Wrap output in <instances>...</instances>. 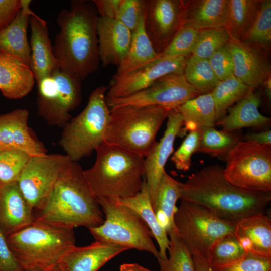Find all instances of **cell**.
<instances>
[{
    "mask_svg": "<svg viewBox=\"0 0 271 271\" xmlns=\"http://www.w3.org/2000/svg\"><path fill=\"white\" fill-rule=\"evenodd\" d=\"M224 167H204L180 183L179 199L207 209L224 220L237 222L264 214L271 201V192H254L240 189L225 177Z\"/></svg>",
    "mask_w": 271,
    "mask_h": 271,
    "instance_id": "obj_1",
    "label": "cell"
},
{
    "mask_svg": "<svg viewBox=\"0 0 271 271\" xmlns=\"http://www.w3.org/2000/svg\"><path fill=\"white\" fill-rule=\"evenodd\" d=\"M97 13L92 1H71L59 13L53 53L59 69L82 81L99 68Z\"/></svg>",
    "mask_w": 271,
    "mask_h": 271,
    "instance_id": "obj_2",
    "label": "cell"
},
{
    "mask_svg": "<svg viewBox=\"0 0 271 271\" xmlns=\"http://www.w3.org/2000/svg\"><path fill=\"white\" fill-rule=\"evenodd\" d=\"M103 214L85 177L84 170L71 161L57 179L45 208L35 221L74 229L101 225Z\"/></svg>",
    "mask_w": 271,
    "mask_h": 271,
    "instance_id": "obj_3",
    "label": "cell"
},
{
    "mask_svg": "<svg viewBox=\"0 0 271 271\" xmlns=\"http://www.w3.org/2000/svg\"><path fill=\"white\" fill-rule=\"evenodd\" d=\"M95 151L94 164L84 174L96 200L124 199L141 191L144 157L104 141Z\"/></svg>",
    "mask_w": 271,
    "mask_h": 271,
    "instance_id": "obj_4",
    "label": "cell"
},
{
    "mask_svg": "<svg viewBox=\"0 0 271 271\" xmlns=\"http://www.w3.org/2000/svg\"><path fill=\"white\" fill-rule=\"evenodd\" d=\"M7 241L24 269L43 271L57 264L64 254L75 245L74 229L36 221L7 236Z\"/></svg>",
    "mask_w": 271,
    "mask_h": 271,
    "instance_id": "obj_5",
    "label": "cell"
},
{
    "mask_svg": "<svg viewBox=\"0 0 271 271\" xmlns=\"http://www.w3.org/2000/svg\"><path fill=\"white\" fill-rule=\"evenodd\" d=\"M170 110L160 106L111 108L104 142L145 158Z\"/></svg>",
    "mask_w": 271,
    "mask_h": 271,
    "instance_id": "obj_6",
    "label": "cell"
},
{
    "mask_svg": "<svg viewBox=\"0 0 271 271\" xmlns=\"http://www.w3.org/2000/svg\"><path fill=\"white\" fill-rule=\"evenodd\" d=\"M108 88L102 85L94 89L84 109L63 127L58 144L72 161L90 155L104 141L110 115Z\"/></svg>",
    "mask_w": 271,
    "mask_h": 271,
    "instance_id": "obj_7",
    "label": "cell"
},
{
    "mask_svg": "<svg viewBox=\"0 0 271 271\" xmlns=\"http://www.w3.org/2000/svg\"><path fill=\"white\" fill-rule=\"evenodd\" d=\"M97 201L104 220L101 225L89 228L95 241L147 251L159 258L151 231L135 211L114 200Z\"/></svg>",
    "mask_w": 271,
    "mask_h": 271,
    "instance_id": "obj_8",
    "label": "cell"
},
{
    "mask_svg": "<svg viewBox=\"0 0 271 271\" xmlns=\"http://www.w3.org/2000/svg\"><path fill=\"white\" fill-rule=\"evenodd\" d=\"M225 159L224 175L232 184L251 192H271V145L241 141Z\"/></svg>",
    "mask_w": 271,
    "mask_h": 271,
    "instance_id": "obj_9",
    "label": "cell"
},
{
    "mask_svg": "<svg viewBox=\"0 0 271 271\" xmlns=\"http://www.w3.org/2000/svg\"><path fill=\"white\" fill-rule=\"evenodd\" d=\"M177 232L188 249L203 256L220 237L234 233L236 222L224 220L198 204L181 200L174 217Z\"/></svg>",
    "mask_w": 271,
    "mask_h": 271,
    "instance_id": "obj_10",
    "label": "cell"
},
{
    "mask_svg": "<svg viewBox=\"0 0 271 271\" xmlns=\"http://www.w3.org/2000/svg\"><path fill=\"white\" fill-rule=\"evenodd\" d=\"M82 81L60 69L37 84V112L46 123L63 127L71 119L70 112L82 99Z\"/></svg>",
    "mask_w": 271,
    "mask_h": 271,
    "instance_id": "obj_11",
    "label": "cell"
},
{
    "mask_svg": "<svg viewBox=\"0 0 271 271\" xmlns=\"http://www.w3.org/2000/svg\"><path fill=\"white\" fill-rule=\"evenodd\" d=\"M71 161L66 154L30 157L17 183L33 211L39 212L45 208L57 179Z\"/></svg>",
    "mask_w": 271,
    "mask_h": 271,
    "instance_id": "obj_12",
    "label": "cell"
},
{
    "mask_svg": "<svg viewBox=\"0 0 271 271\" xmlns=\"http://www.w3.org/2000/svg\"><path fill=\"white\" fill-rule=\"evenodd\" d=\"M199 95L187 81L183 74L164 76L146 88L129 96L106 99L109 107L122 106H160L175 109Z\"/></svg>",
    "mask_w": 271,
    "mask_h": 271,
    "instance_id": "obj_13",
    "label": "cell"
},
{
    "mask_svg": "<svg viewBox=\"0 0 271 271\" xmlns=\"http://www.w3.org/2000/svg\"><path fill=\"white\" fill-rule=\"evenodd\" d=\"M185 1L146 0L144 27L159 54L183 25Z\"/></svg>",
    "mask_w": 271,
    "mask_h": 271,
    "instance_id": "obj_14",
    "label": "cell"
},
{
    "mask_svg": "<svg viewBox=\"0 0 271 271\" xmlns=\"http://www.w3.org/2000/svg\"><path fill=\"white\" fill-rule=\"evenodd\" d=\"M188 58L159 57L141 68L123 76H113L106 98L124 97L146 88L164 76L173 73L183 74Z\"/></svg>",
    "mask_w": 271,
    "mask_h": 271,
    "instance_id": "obj_15",
    "label": "cell"
},
{
    "mask_svg": "<svg viewBox=\"0 0 271 271\" xmlns=\"http://www.w3.org/2000/svg\"><path fill=\"white\" fill-rule=\"evenodd\" d=\"M225 47L232 59L234 75L243 83L254 89L270 76L266 48L232 39Z\"/></svg>",
    "mask_w": 271,
    "mask_h": 271,
    "instance_id": "obj_16",
    "label": "cell"
},
{
    "mask_svg": "<svg viewBox=\"0 0 271 271\" xmlns=\"http://www.w3.org/2000/svg\"><path fill=\"white\" fill-rule=\"evenodd\" d=\"M167 118L166 128L162 138L156 142L145 157V179L153 207L165 165L173 152L175 139L183 125L182 116L175 109L169 111Z\"/></svg>",
    "mask_w": 271,
    "mask_h": 271,
    "instance_id": "obj_17",
    "label": "cell"
},
{
    "mask_svg": "<svg viewBox=\"0 0 271 271\" xmlns=\"http://www.w3.org/2000/svg\"><path fill=\"white\" fill-rule=\"evenodd\" d=\"M98 54L104 67L120 65L130 46L132 31L116 19L98 16Z\"/></svg>",
    "mask_w": 271,
    "mask_h": 271,
    "instance_id": "obj_18",
    "label": "cell"
},
{
    "mask_svg": "<svg viewBox=\"0 0 271 271\" xmlns=\"http://www.w3.org/2000/svg\"><path fill=\"white\" fill-rule=\"evenodd\" d=\"M29 112L17 109L0 114V149H15L30 156L46 153L43 144L31 134L28 125Z\"/></svg>",
    "mask_w": 271,
    "mask_h": 271,
    "instance_id": "obj_19",
    "label": "cell"
},
{
    "mask_svg": "<svg viewBox=\"0 0 271 271\" xmlns=\"http://www.w3.org/2000/svg\"><path fill=\"white\" fill-rule=\"evenodd\" d=\"M33 212L17 181L2 182L0 230L6 237L31 224L35 221Z\"/></svg>",
    "mask_w": 271,
    "mask_h": 271,
    "instance_id": "obj_20",
    "label": "cell"
},
{
    "mask_svg": "<svg viewBox=\"0 0 271 271\" xmlns=\"http://www.w3.org/2000/svg\"><path fill=\"white\" fill-rule=\"evenodd\" d=\"M29 23L31 28L29 67L37 83L60 69L53 53L46 21L35 14L30 17Z\"/></svg>",
    "mask_w": 271,
    "mask_h": 271,
    "instance_id": "obj_21",
    "label": "cell"
},
{
    "mask_svg": "<svg viewBox=\"0 0 271 271\" xmlns=\"http://www.w3.org/2000/svg\"><path fill=\"white\" fill-rule=\"evenodd\" d=\"M128 249L95 241L83 247L75 245L66 252L58 264L62 271H98L110 259Z\"/></svg>",
    "mask_w": 271,
    "mask_h": 271,
    "instance_id": "obj_22",
    "label": "cell"
},
{
    "mask_svg": "<svg viewBox=\"0 0 271 271\" xmlns=\"http://www.w3.org/2000/svg\"><path fill=\"white\" fill-rule=\"evenodd\" d=\"M35 83L29 66L20 58L0 50V91L6 98L21 99Z\"/></svg>",
    "mask_w": 271,
    "mask_h": 271,
    "instance_id": "obj_23",
    "label": "cell"
},
{
    "mask_svg": "<svg viewBox=\"0 0 271 271\" xmlns=\"http://www.w3.org/2000/svg\"><path fill=\"white\" fill-rule=\"evenodd\" d=\"M234 234L246 252L271 257V221L264 214L237 222Z\"/></svg>",
    "mask_w": 271,
    "mask_h": 271,
    "instance_id": "obj_24",
    "label": "cell"
},
{
    "mask_svg": "<svg viewBox=\"0 0 271 271\" xmlns=\"http://www.w3.org/2000/svg\"><path fill=\"white\" fill-rule=\"evenodd\" d=\"M31 1L22 0V6L13 21L0 31V50L15 56L29 66L31 56L27 28L30 17Z\"/></svg>",
    "mask_w": 271,
    "mask_h": 271,
    "instance_id": "obj_25",
    "label": "cell"
},
{
    "mask_svg": "<svg viewBox=\"0 0 271 271\" xmlns=\"http://www.w3.org/2000/svg\"><path fill=\"white\" fill-rule=\"evenodd\" d=\"M251 89L243 98L228 109V114L217 122L216 125L227 131H239L243 128L263 127L268 125L270 118L261 114L258 107L260 98Z\"/></svg>",
    "mask_w": 271,
    "mask_h": 271,
    "instance_id": "obj_26",
    "label": "cell"
},
{
    "mask_svg": "<svg viewBox=\"0 0 271 271\" xmlns=\"http://www.w3.org/2000/svg\"><path fill=\"white\" fill-rule=\"evenodd\" d=\"M228 0L185 1L183 25L197 30L224 27Z\"/></svg>",
    "mask_w": 271,
    "mask_h": 271,
    "instance_id": "obj_27",
    "label": "cell"
},
{
    "mask_svg": "<svg viewBox=\"0 0 271 271\" xmlns=\"http://www.w3.org/2000/svg\"><path fill=\"white\" fill-rule=\"evenodd\" d=\"M144 14L132 32L129 49L113 76L124 75L149 65L159 57L146 32Z\"/></svg>",
    "mask_w": 271,
    "mask_h": 271,
    "instance_id": "obj_28",
    "label": "cell"
},
{
    "mask_svg": "<svg viewBox=\"0 0 271 271\" xmlns=\"http://www.w3.org/2000/svg\"><path fill=\"white\" fill-rule=\"evenodd\" d=\"M114 200L131 209L142 218L158 243L159 252L158 259H166V252L169 246L170 240L166 231L160 224L154 211L145 177L141 191L135 196Z\"/></svg>",
    "mask_w": 271,
    "mask_h": 271,
    "instance_id": "obj_29",
    "label": "cell"
},
{
    "mask_svg": "<svg viewBox=\"0 0 271 271\" xmlns=\"http://www.w3.org/2000/svg\"><path fill=\"white\" fill-rule=\"evenodd\" d=\"M182 116L183 125L178 136L205 127L215 126L216 116L211 93L199 95L176 109Z\"/></svg>",
    "mask_w": 271,
    "mask_h": 271,
    "instance_id": "obj_30",
    "label": "cell"
},
{
    "mask_svg": "<svg viewBox=\"0 0 271 271\" xmlns=\"http://www.w3.org/2000/svg\"><path fill=\"white\" fill-rule=\"evenodd\" d=\"M180 183L165 171L156 191L153 208L160 224L167 234L176 231L174 217L177 210L176 202L179 199Z\"/></svg>",
    "mask_w": 271,
    "mask_h": 271,
    "instance_id": "obj_31",
    "label": "cell"
},
{
    "mask_svg": "<svg viewBox=\"0 0 271 271\" xmlns=\"http://www.w3.org/2000/svg\"><path fill=\"white\" fill-rule=\"evenodd\" d=\"M260 4L258 0H228L224 27L230 39H242L252 26Z\"/></svg>",
    "mask_w": 271,
    "mask_h": 271,
    "instance_id": "obj_32",
    "label": "cell"
},
{
    "mask_svg": "<svg viewBox=\"0 0 271 271\" xmlns=\"http://www.w3.org/2000/svg\"><path fill=\"white\" fill-rule=\"evenodd\" d=\"M201 135L196 152L213 157L225 159L229 152L241 141L239 131H227L213 127L200 129Z\"/></svg>",
    "mask_w": 271,
    "mask_h": 271,
    "instance_id": "obj_33",
    "label": "cell"
},
{
    "mask_svg": "<svg viewBox=\"0 0 271 271\" xmlns=\"http://www.w3.org/2000/svg\"><path fill=\"white\" fill-rule=\"evenodd\" d=\"M252 89L234 76L219 81L210 93L214 103L216 122L226 115L227 110L233 104L245 97Z\"/></svg>",
    "mask_w": 271,
    "mask_h": 271,
    "instance_id": "obj_34",
    "label": "cell"
},
{
    "mask_svg": "<svg viewBox=\"0 0 271 271\" xmlns=\"http://www.w3.org/2000/svg\"><path fill=\"white\" fill-rule=\"evenodd\" d=\"M183 75L199 95L210 93L220 81L213 72L208 59L192 55L187 60Z\"/></svg>",
    "mask_w": 271,
    "mask_h": 271,
    "instance_id": "obj_35",
    "label": "cell"
},
{
    "mask_svg": "<svg viewBox=\"0 0 271 271\" xmlns=\"http://www.w3.org/2000/svg\"><path fill=\"white\" fill-rule=\"evenodd\" d=\"M246 253L234 233L215 241L208 250L206 258L211 267L220 266L239 260Z\"/></svg>",
    "mask_w": 271,
    "mask_h": 271,
    "instance_id": "obj_36",
    "label": "cell"
},
{
    "mask_svg": "<svg viewBox=\"0 0 271 271\" xmlns=\"http://www.w3.org/2000/svg\"><path fill=\"white\" fill-rule=\"evenodd\" d=\"M169 256L166 259H157L160 271H195L192 253L179 236L177 231L170 232Z\"/></svg>",
    "mask_w": 271,
    "mask_h": 271,
    "instance_id": "obj_37",
    "label": "cell"
},
{
    "mask_svg": "<svg viewBox=\"0 0 271 271\" xmlns=\"http://www.w3.org/2000/svg\"><path fill=\"white\" fill-rule=\"evenodd\" d=\"M267 48L271 42V1H261L260 6L250 28L240 41Z\"/></svg>",
    "mask_w": 271,
    "mask_h": 271,
    "instance_id": "obj_38",
    "label": "cell"
},
{
    "mask_svg": "<svg viewBox=\"0 0 271 271\" xmlns=\"http://www.w3.org/2000/svg\"><path fill=\"white\" fill-rule=\"evenodd\" d=\"M230 39L224 27L198 30L192 55L208 59L218 49Z\"/></svg>",
    "mask_w": 271,
    "mask_h": 271,
    "instance_id": "obj_39",
    "label": "cell"
},
{
    "mask_svg": "<svg viewBox=\"0 0 271 271\" xmlns=\"http://www.w3.org/2000/svg\"><path fill=\"white\" fill-rule=\"evenodd\" d=\"M31 156L18 149H0V181H17Z\"/></svg>",
    "mask_w": 271,
    "mask_h": 271,
    "instance_id": "obj_40",
    "label": "cell"
},
{
    "mask_svg": "<svg viewBox=\"0 0 271 271\" xmlns=\"http://www.w3.org/2000/svg\"><path fill=\"white\" fill-rule=\"evenodd\" d=\"M198 30L183 25L159 57H189L192 55Z\"/></svg>",
    "mask_w": 271,
    "mask_h": 271,
    "instance_id": "obj_41",
    "label": "cell"
},
{
    "mask_svg": "<svg viewBox=\"0 0 271 271\" xmlns=\"http://www.w3.org/2000/svg\"><path fill=\"white\" fill-rule=\"evenodd\" d=\"M211 267L212 271H271V257L247 251L242 258L234 262Z\"/></svg>",
    "mask_w": 271,
    "mask_h": 271,
    "instance_id": "obj_42",
    "label": "cell"
},
{
    "mask_svg": "<svg viewBox=\"0 0 271 271\" xmlns=\"http://www.w3.org/2000/svg\"><path fill=\"white\" fill-rule=\"evenodd\" d=\"M200 135V129L189 132L181 145L173 154L171 160L178 170L186 171L190 169L191 157L197 150Z\"/></svg>",
    "mask_w": 271,
    "mask_h": 271,
    "instance_id": "obj_43",
    "label": "cell"
},
{
    "mask_svg": "<svg viewBox=\"0 0 271 271\" xmlns=\"http://www.w3.org/2000/svg\"><path fill=\"white\" fill-rule=\"evenodd\" d=\"M146 0H121L116 19L132 32L144 14Z\"/></svg>",
    "mask_w": 271,
    "mask_h": 271,
    "instance_id": "obj_44",
    "label": "cell"
},
{
    "mask_svg": "<svg viewBox=\"0 0 271 271\" xmlns=\"http://www.w3.org/2000/svg\"><path fill=\"white\" fill-rule=\"evenodd\" d=\"M208 60L213 72L220 81L234 76L232 59L225 46L216 50Z\"/></svg>",
    "mask_w": 271,
    "mask_h": 271,
    "instance_id": "obj_45",
    "label": "cell"
},
{
    "mask_svg": "<svg viewBox=\"0 0 271 271\" xmlns=\"http://www.w3.org/2000/svg\"><path fill=\"white\" fill-rule=\"evenodd\" d=\"M24 269L11 252L7 237L0 230V271H23Z\"/></svg>",
    "mask_w": 271,
    "mask_h": 271,
    "instance_id": "obj_46",
    "label": "cell"
},
{
    "mask_svg": "<svg viewBox=\"0 0 271 271\" xmlns=\"http://www.w3.org/2000/svg\"><path fill=\"white\" fill-rule=\"evenodd\" d=\"M22 6V0H0V31L13 21Z\"/></svg>",
    "mask_w": 271,
    "mask_h": 271,
    "instance_id": "obj_47",
    "label": "cell"
},
{
    "mask_svg": "<svg viewBox=\"0 0 271 271\" xmlns=\"http://www.w3.org/2000/svg\"><path fill=\"white\" fill-rule=\"evenodd\" d=\"M121 0L92 1L100 17L116 19Z\"/></svg>",
    "mask_w": 271,
    "mask_h": 271,
    "instance_id": "obj_48",
    "label": "cell"
},
{
    "mask_svg": "<svg viewBox=\"0 0 271 271\" xmlns=\"http://www.w3.org/2000/svg\"><path fill=\"white\" fill-rule=\"evenodd\" d=\"M241 141L253 142L260 145H271V130L247 133L242 136Z\"/></svg>",
    "mask_w": 271,
    "mask_h": 271,
    "instance_id": "obj_49",
    "label": "cell"
},
{
    "mask_svg": "<svg viewBox=\"0 0 271 271\" xmlns=\"http://www.w3.org/2000/svg\"><path fill=\"white\" fill-rule=\"evenodd\" d=\"M195 271H212L206 258L199 252L194 250L192 253Z\"/></svg>",
    "mask_w": 271,
    "mask_h": 271,
    "instance_id": "obj_50",
    "label": "cell"
},
{
    "mask_svg": "<svg viewBox=\"0 0 271 271\" xmlns=\"http://www.w3.org/2000/svg\"><path fill=\"white\" fill-rule=\"evenodd\" d=\"M120 271H152L136 263H126L121 264Z\"/></svg>",
    "mask_w": 271,
    "mask_h": 271,
    "instance_id": "obj_51",
    "label": "cell"
},
{
    "mask_svg": "<svg viewBox=\"0 0 271 271\" xmlns=\"http://www.w3.org/2000/svg\"><path fill=\"white\" fill-rule=\"evenodd\" d=\"M262 85H264L265 91L268 99L271 97V78L269 76L264 82Z\"/></svg>",
    "mask_w": 271,
    "mask_h": 271,
    "instance_id": "obj_52",
    "label": "cell"
},
{
    "mask_svg": "<svg viewBox=\"0 0 271 271\" xmlns=\"http://www.w3.org/2000/svg\"><path fill=\"white\" fill-rule=\"evenodd\" d=\"M46 271H62L60 266H59V265L57 264L56 265H55V266H54L53 267H52V268L46 270Z\"/></svg>",
    "mask_w": 271,
    "mask_h": 271,
    "instance_id": "obj_53",
    "label": "cell"
},
{
    "mask_svg": "<svg viewBox=\"0 0 271 271\" xmlns=\"http://www.w3.org/2000/svg\"><path fill=\"white\" fill-rule=\"evenodd\" d=\"M23 271H43V270L39 268H33V269H24Z\"/></svg>",
    "mask_w": 271,
    "mask_h": 271,
    "instance_id": "obj_54",
    "label": "cell"
},
{
    "mask_svg": "<svg viewBox=\"0 0 271 271\" xmlns=\"http://www.w3.org/2000/svg\"><path fill=\"white\" fill-rule=\"evenodd\" d=\"M1 185H2V182L0 181V189H1Z\"/></svg>",
    "mask_w": 271,
    "mask_h": 271,
    "instance_id": "obj_55",
    "label": "cell"
}]
</instances>
